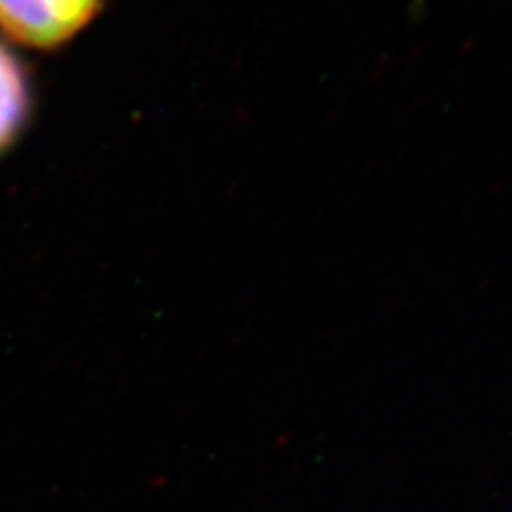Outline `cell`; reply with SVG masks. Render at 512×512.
<instances>
[{
	"label": "cell",
	"instance_id": "cell-1",
	"mask_svg": "<svg viewBox=\"0 0 512 512\" xmlns=\"http://www.w3.org/2000/svg\"><path fill=\"white\" fill-rule=\"evenodd\" d=\"M99 5L101 0H0V26L26 45L52 47L84 28Z\"/></svg>",
	"mask_w": 512,
	"mask_h": 512
},
{
	"label": "cell",
	"instance_id": "cell-2",
	"mask_svg": "<svg viewBox=\"0 0 512 512\" xmlns=\"http://www.w3.org/2000/svg\"><path fill=\"white\" fill-rule=\"evenodd\" d=\"M24 77L9 52L0 45V150L13 141L26 116Z\"/></svg>",
	"mask_w": 512,
	"mask_h": 512
}]
</instances>
